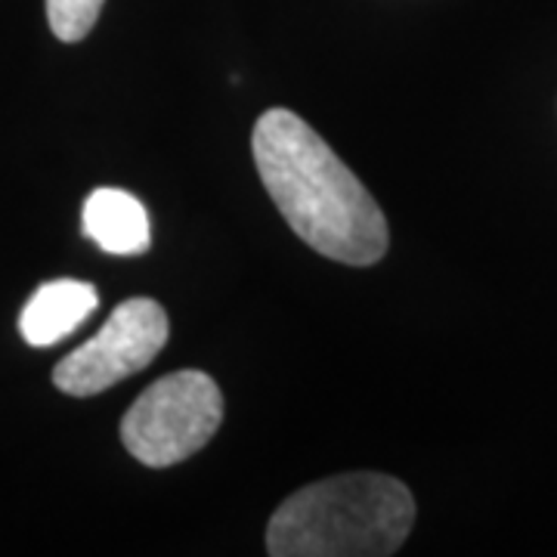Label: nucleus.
Returning a JSON list of instances; mask_svg holds the SVG:
<instances>
[{
	"mask_svg": "<svg viewBox=\"0 0 557 557\" xmlns=\"http://www.w3.org/2000/svg\"><path fill=\"white\" fill-rule=\"evenodd\" d=\"M258 174L285 223L325 258L369 267L387 251V220L357 174L288 109L263 112L251 134Z\"/></svg>",
	"mask_w": 557,
	"mask_h": 557,
	"instance_id": "nucleus-1",
	"label": "nucleus"
},
{
	"mask_svg": "<svg viewBox=\"0 0 557 557\" xmlns=\"http://www.w3.org/2000/svg\"><path fill=\"white\" fill-rule=\"evenodd\" d=\"M416 498L387 474H338L288 496L267 527L273 557H387L412 533Z\"/></svg>",
	"mask_w": 557,
	"mask_h": 557,
	"instance_id": "nucleus-2",
	"label": "nucleus"
},
{
	"mask_svg": "<svg viewBox=\"0 0 557 557\" xmlns=\"http://www.w3.org/2000/svg\"><path fill=\"white\" fill-rule=\"evenodd\" d=\"M223 397L211 375L183 369L146 387L121 421V443L146 468H171L218 434Z\"/></svg>",
	"mask_w": 557,
	"mask_h": 557,
	"instance_id": "nucleus-3",
	"label": "nucleus"
},
{
	"mask_svg": "<svg viewBox=\"0 0 557 557\" xmlns=\"http://www.w3.org/2000/svg\"><path fill=\"white\" fill-rule=\"evenodd\" d=\"M171 322L152 298H131L112 310L100 332L53 369V384L69 397H94L137 375L168 344Z\"/></svg>",
	"mask_w": 557,
	"mask_h": 557,
	"instance_id": "nucleus-4",
	"label": "nucleus"
},
{
	"mask_svg": "<svg viewBox=\"0 0 557 557\" xmlns=\"http://www.w3.org/2000/svg\"><path fill=\"white\" fill-rule=\"evenodd\" d=\"M100 307V295L90 282L78 278H57L40 285L28 298L20 317L22 338L32 347H53L72 332H78L94 310Z\"/></svg>",
	"mask_w": 557,
	"mask_h": 557,
	"instance_id": "nucleus-5",
	"label": "nucleus"
},
{
	"mask_svg": "<svg viewBox=\"0 0 557 557\" xmlns=\"http://www.w3.org/2000/svg\"><path fill=\"white\" fill-rule=\"evenodd\" d=\"M84 236L109 255H143L152 242L143 201L124 189H97L84 201Z\"/></svg>",
	"mask_w": 557,
	"mask_h": 557,
	"instance_id": "nucleus-6",
	"label": "nucleus"
},
{
	"mask_svg": "<svg viewBox=\"0 0 557 557\" xmlns=\"http://www.w3.org/2000/svg\"><path fill=\"white\" fill-rule=\"evenodd\" d=\"M106 0H47V20L53 35L65 44L87 38L97 25Z\"/></svg>",
	"mask_w": 557,
	"mask_h": 557,
	"instance_id": "nucleus-7",
	"label": "nucleus"
}]
</instances>
